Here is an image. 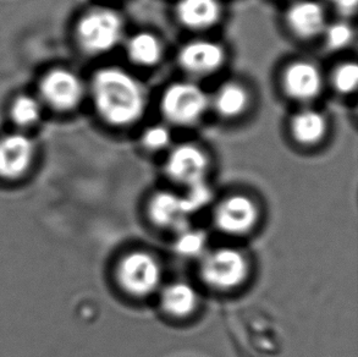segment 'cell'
Segmentation results:
<instances>
[{
	"mask_svg": "<svg viewBox=\"0 0 358 357\" xmlns=\"http://www.w3.org/2000/svg\"><path fill=\"white\" fill-rule=\"evenodd\" d=\"M171 142V132L169 127L163 124L150 125L141 136V144L145 150L158 152L168 148Z\"/></svg>",
	"mask_w": 358,
	"mask_h": 357,
	"instance_id": "obj_22",
	"label": "cell"
},
{
	"mask_svg": "<svg viewBox=\"0 0 358 357\" xmlns=\"http://www.w3.org/2000/svg\"><path fill=\"white\" fill-rule=\"evenodd\" d=\"M227 49L212 39H191L179 49L178 64L191 78L212 76L222 70L227 62Z\"/></svg>",
	"mask_w": 358,
	"mask_h": 357,
	"instance_id": "obj_6",
	"label": "cell"
},
{
	"mask_svg": "<svg viewBox=\"0 0 358 357\" xmlns=\"http://www.w3.org/2000/svg\"><path fill=\"white\" fill-rule=\"evenodd\" d=\"M126 58L137 68L150 69L164 58V44L159 36L150 31H138L124 42Z\"/></svg>",
	"mask_w": 358,
	"mask_h": 357,
	"instance_id": "obj_16",
	"label": "cell"
},
{
	"mask_svg": "<svg viewBox=\"0 0 358 357\" xmlns=\"http://www.w3.org/2000/svg\"><path fill=\"white\" fill-rule=\"evenodd\" d=\"M160 276L159 265L145 252H135L126 256L119 268L121 284L129 293L137 296L153 293L159 285Z\"/></svg>",
	"mask_w": 358,
	"mask_h": 357,
	"instance_id": "obj_9",
	"label": "cell"
},
{
	"mask_svg": "<svg viewBox=\"0 0 358 357\" xmlns=\"http://www.w3.org/2000/svg\"><path fill=\"white\" fill-rule=\"evenodd\" d=\"M284 22L289 34L301 42L322 38L329 24L324 6L317 0H296L291 3L285 10Z\"/></svg>",
	"mask_w": 358,
	"mask_h": 357,
	"instance_id": "obj_8",
	"label": "cell"
},
{
	"mask_svg": "<svg viewBox=\"0 0 358 357\" xmlns=\"http://www.w3.org/2000/svg\"><path fill=\"white\" fill-rule=\"evenodd\" d=\"M125 20L112 8L98 6L81 15L75 27V38L83 53L102 55L124 41Z\"/></svg>",
	"mask_w": 358,
	"mask_h": 357,
	"instance_id": "obj_2",
	"label": "cell"
},
{
	"mask_svg": "<svg viewBox=\"0 0 358 357\" xmlns=\"http://www.w3.org/2000/svg\"><path fill=\"white\" fill-rule=\"evenodd\" d=\"M322 39L328 50L340 52L349 48L354 43L355 29L352 24L345 20L329 22L322 34Z\"/></svg>",
	"mask_w": 358,
	"mask_h": 357,
	"instance_id": "obj_21",
	"label": "cell"
},
{
	"mask_svg": "<svg viewBox=\"0 0 358 357\" xmlns=\"http://www.w3.org/2000/svg\"><path fill=\"white\" fill-rule=\"evenodd\" d=\"M174 14L184 29L206 32L223 19V4L220 0H178Z\"/></svg>",
	"mask_w": 358,
	"mask_h": 357,
	"instance_id": "obj_12",
	"label": "cell"
},
{
	"mask_svg": "<svg viewBox=\"0 0 358 357\" xmlns=\"http://www.w3.org/2000/svg\"><path fill=\"white\" fill-rule=\"evenodd\" d=\"M150 216L162 227H174L182 232L187 229V219L191 213L184 198L171 192L158 193L150 202Z\"/></svg>",
	"mask_w": 358,
	"mask_h": 357,
	"instance_id": "obj_17",
	"label": "cell"
},
{
	"mask_svg": "<svg viewBox=\"0 0 358 357\" xmlns=\"http://www.w3.org/2000/svg\"><path fill=\"white\" fill-rule=\"evenodd\" d=\"M34 141L21 132H13L0 139V178H17L29 170L34 162Z\"/></svg>",
	"mask_w": 358,
	"mask_h": 357,
	"instance_id": "obj_11",
	"label": "cell"
},
{
	"mask_svg": "<svg viewBox=\"0 0 358 357\" xmlns=\"http://www.w3.org/2000/svg\"><path fill=\"white\" fill-rule=\"evenodd\" d=\"M257 220V208L251 200L234 196L224 201L215 212V223L220 230L228 234L248 232Z\"/></svg>",
	"mask_w": 358,
	"mask_h": 357,
	"instance_id": "obj_15",
	"label": "cell"
},
{
	"mask_svg": "<svg viewBox=\"0 0 358 357\" xmlns=\"http://www.w3.org/2000/svg\"><path fill=\"white\" fill-rule=\"evenodd\" d=\"M184 201L189 213L197 212L208 204L212 200V191L204 181L189 186V192L185 196Z\"/></svg>",
	"mask_w": 358,
	"mask_h": 357,
	"instance_id": "obj_23",
	"label": "cell"
},
{
	"mask_svg": "<svg viewBox=\"0 0 358 357\" xmlns=\"http://www.w3.org/2000/svg\"><path fill=\"white\" fill-rule=\"evenodd\" d=\"M247 261L241 252L220 248L204 257L201 274L207 284L217 289H231L241 284L247 275Z\"/></svg>",
	"mask_w": 358,
	"mask_h": 357,
	"instance_id": "obj_7",
	"label": "cell"
},
{
	"mask_svg": "<svg viewBox=\"0 0 358 357\" xmlns=\"http://www.w3.org/2000/svg\"><path fill=\"white\" fill-rule=\"evenodd\" d=\"M281 93L290 101L308 104L320 98L325 85L320 65L310 59H295L286 64L279 78Z\"/></svg>",
	"mask_w": 358,
	"mask_h": 357,
	"instance_id": "obj_4",
	"label": "cell"
},
{
	"mask_svg": "<svg viewBox=\"0 0 358 357\" xmlns=\"http://www.w3.org/2000/svg\"><path fill=\"white\" fill-rule=\"evenodd\" d=\"M204 244H206V240L201 232H189L186 229L181 232V237L178 244V250L185 255L194 256L203 250Z\"/></svg>",
	"mask_w": 358,
	"mask_h": 357,
	"instance_id": "obj_24",
	"label": "cell"
},
{
	"mask_svg": "<svg viewBox=\"0 0 358 357\" xmlns=\"http://www.w3.org/2000/svg\"><path fill=\"white\" fill-rule=\"evenodd\" d=\"M343 18H350L357 11L358 0H325Z\"/></svg>",
	"mask_w": 358,
	"mask_h": 357,
	"instance_id": "obj_25",
	"label": "cell"
},
{
	"mask_svg": "<svg viewBox=\"0 0 358 357\" xmlns=\"http://www.w3.org/2000/svg\"><path fill=\"white\" fill-rule=\"evenodd\" d=\"M208 164V157L201 147L194 144H182L170 152L165 169L175 181L191 186L204 181Z\"/></svg>",
	"mask_w": 358,
	"mask_h": 357,
	"instance_id": "obj_10",
	"label": "cell"
},
{
	"mask_svg": "<svg viewBox=\"0 0 358 357\" xmlns=\"http://www.w3.org/2000/svg\"><path fill=\"white\" fill-rule=\"evenodd\" d=\"M210 109V99L194 81H175L160 96L159 111L170 125L189 127L203 120Z\"/></svg>",
	"mask_w": 358,
	"mask_h": 357,
	"instance_id": "obj_3",
	"label": "cell"
},
{
	"mask_svg": "<svg viewBox=\"0 0 358 357\" xmlns=\"http://www.w3.org/2000/svg\"><path fill=\"white\" fill-rule=\"evenodd\" d=\"M330 85L340 96H350L358 86V65L354 60L336 64L329 76Z\"/></svg>",
	"mask_w": 358,
	"mask_h": 357,
	"instance_id": "obj_20",
	"label": "cell"
},
{
	"mask_svg": "<svg viewBox=\"0 0 358 357\" xmlns=\"http://www.w3.org/2000/svg\"><path fill=\"white\" fill-rule=\"evenodd\" d=\"M10 116L21 127L34 126L42 116V102L31 94H19L11 102Z\"/></svg>",
	"mask_w": 358,
	"mask_h": 357,
	"instance_id": "obj_19",
	"label": "cell"
},
{
	"mask_svg": "<svg viewBox=\"0 0 358 357\" xmlns=\"http://www.w3.org/2000/svg\"><path fill=\"white\" fill-rule=\"evenodd\" d=\"M210 99V109L227 121L238 120L246 115L252 106V92L241 80H228L222 83Z\"/></svg>",
	"mask_w": 358,
	"mask_h": 357,
	"instance_id": "obj_13",
	"label": "cell"
},
{
	"mask_svg": "<svg viewBox=\"0 0 358 357\" xmlns=\"http://www.w3.org/2000/svg\"><path fill=\"white\" fill-rule=\"evenodd\" d=\"M41 98L55 111L76 109L87 93V88L78 74L65 68H55L44 75L39 83Z\"/></svg>",
	"mask_w": 358,
	"mask_h": 357,
	"instance_id": "obj_5",
	"label": "cell"
},
{
	"mask_svg": "<svg viewBox=\"0 0 358 357\" xmlns=\"http://www.w3.org/2000/svg\"><path fill=\"white\" fill-rule=\"evenodd\" d=\"M289 132L299 145L305 147L320 145L329 132V120L323 111L305 106L290 116Z\"/></svg>",
	"mask_w": 358,
	"mask_h": 357,
	"instance_id": "obj_14",
	"label": "cell"
},
{
	"mask_svg": "<svg viewBox=\"0 0 358 357\" xmlns=\"http://www.w3.org/2000/svg\"><path fill=\"white\" fill-rule=\"evenodd\" d=\"M162 304L166 312L184 317L191 314L197 304V293L194 286L186 283H174L165 288Z\"/></svg>",
	"mask_w": 358,
	"mask_h": 357,
	"instance_id": "obj_18",
	"label": "cell"
},
{
	"mask_svg": "<svg viewBox=\"0 0 358 357\" xmlns=\"http://www.w3.org/2000/svg\"><path fill=\"white\" fill-rule=\"evenodd\" d=\"M87 91L99 119L112 127L135 125L145 115L147 92L140 80L125 69H99L93 74Z\"/></svg>",
	"mask_w": 358,
	"mask_h": 357,
	"instance_id": "obj_1",
	"label": "cell"
}]
</instances>
